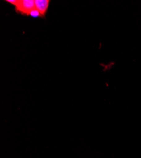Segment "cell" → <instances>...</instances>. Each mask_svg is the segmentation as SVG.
Instances as JSON below:
<instances>
[{
  "label": "cell",
  "mask_w": 141,
  "mask_h": 158,
  "mask_svg": "<svg viewBox=\"0 0 141 158\" xmlns=\"http://www.w3.org/2000/svg\"><path fill=\"white\" fill-rule=\"evenodd\" d=\"M35 8V2L33 0H19L18 3L15 6L17 13L26 16H29L30 13Z\"/></svg>",
  "instance_id": "cell-1"
},
{
  "label": "cell",
  "mask_w": 141,
  "mask_h": 158,
  "mask_svg": "<svg viewBox=\"0 0 141 158\" xmlns=\"http://www.w3.org/2000/svg\"><path fill=\"white\" fill-rule=\"evenodd\" d=\"M34 2L35 9L40 13L42 17H45L50 1L49 0H35Z\"/></svg>",
  "instance_id": "cell-2"
},
{
  "label": "cell",
  "mask_w": 141,
  "mask_h": 158,
  "mask_svg": "<svg viewBox=\"0 0 141 158\" xmlns=\"http://www.w3.org/2000/svg\"><path fill=\"white\" fill-rule=\"evenodd\" d=\"M30 17H33V18H38V17H42L41 15L40 14V13L35 8L34 10H33L31 13L29 15Z\"/></svg>",
  "instance_id": "cell-3"
},
{
  "label": "cell",
  "mask_w": 141,
  "mask_h": 158,
  "mask_svg": "<svg viewBox=\"0 0 141 158\" xmlns=\"http://www.w3.org/2000/svg\"><path fill=\"white\" fill-rule=\"evenodd\" d=\"M5 2L15 6L19 2V0H6V1H5Z\"/></svg>",
  "instance_id": "cell-4"
}]
</instances>
